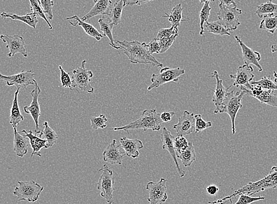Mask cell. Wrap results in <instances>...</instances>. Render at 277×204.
<instances>
[{
  "instance_id": "1",
  "label": "cell",
  "mask_w": 277,
  "mask_h": 204,
  "mask_svg": "<svg viewBox=\"0 0 277 204\" xmlns=\"http://www.w3.org/2000/svg\"><path fill=\"white\" fill-rule=\"evenodd\" d=\"M119 50H121L130 60L131 63L135 65H150L154 67L162 68L163 64L158 62L150 53L145 43H140L138 41L128 42L116 41Z\"/></svg>"
},
{
  "instance_id": "2",
  "label": "cell",
  "mask_w": 277,
  "mask_h": 204,
  "mask_svg": "<svg viewBox=\"0 0 277 204\" xmlns=\"http://www.w3.org/2000/svg\"><path fill=\"white\" fill-rule=\"evenodd\" d=\"M164 122L161 118V114L158 113L156 109L145 110L142 112L140 117L128 125L121 127H115L110 130L115 131H124L130 134L129 130H148L153 131H160Z\"/></svg>"
},
{
  "instance_id": "3",
  "label": "cell",
  "mask_w": 277,
  "mask_h": 204,
  "mask_svg": "<svg viewBox=\"0 0 277 204\" xmlns=\"http://www.w3.org/2000/svg\"><path fill=\"white\" fill-rule=\"evenodd\" d=\"M277 189V166L273 167L266 177L254 182H249L241 187L232 195L228 196V199L235 198L241 193L252 195L266 190Z\"/></svg>"
},
{
  "instance_id": "4",
  "label": "cell",
  "mask_w": 277,
  "mask_h": 204,
  "mask_svg": "<svg viewBox=\"0 0 277 204\" xmlns=\"http://www.w3.org/2000/svg\"><path fill=\"white\" fill-rule=\"evenodd\" d=\"M247 95L246 93L240 89L239 91L234 93L233 90L229 91L226 99L221 107L220 114L227 113L230 117L232 123V134H236L235 120L237 113L241 109H242V100L244 96Z\"/></svg>"
},
{
  "instance_id": "5",
  "label": "cell",
  "mask_w": 277,
  "mask_h": 204,
  "mask_svg": "<svg viewBox=\"0 0 277 204\" xmlns=\"http://www.w3.org/2000/svg\"><path fill=\"white\" fill-rule=\"evenodd\" d=\"M19 186L15 187L13 194L16 196L18 201H26L33 203L38 201L44 187L34 181H18Z\"/></svg>"
},
{
  "instance_id": "6",
  "label": "cell",
  "mask_w": 277,
  "mask_h": 204,
  "mask_svg": "<svg viewBox=\"0 0 277 204\" xmlns=\"http://www.w3.org/2000/svg\"><path fill=\"white\" fill-rule=\"evenodd\" d=\"M99 171L102 173L97 183V189L101 191V197L108 203H113L115 191V177L113 171L107 165H104Z\"/></svg>"
},
{
  "instance_id": "7",
  "label": "cell",
  "mask_w": 277,
  "mask_h": 204,
  "mask_svg": "<svg viewBox=\"0 0 277 204\" xmlns=\"http://www.w3.org/2000/svg\"><path fill=\"white\" fill-rule=\"evenodd\" d=\"M184 74L185 70L180 67L175 68V69L170 67L162 68L159 73L152 75V84L148 87L147 90L152 91L169 83L179 82L181 76Z\"/></svg>"
},
{
  "instance_id": "8",
  "label": "cell",
  "mask_w": 277,
  "mask_h": 204,
  "mask_svg": "<svg viewBox=\"0 0 277 204\" xmlns=\"http://www.w3.org/2000/svg\"><path fill=\"white\" fill-rule=\"evenodd\" d=\"M219 11L217 18L228 31H235L241 25L239 16L243 14L242 10L237 7H228L219 3Z\"/></svg>"
},
{
  "instance_id": "9",
  "label": "cell",
  "mask_w": 277,
  "mask_h": 204,
  "mask_svg": "<svg viewBox=\"0 0 277 204\" xmlns=\"http://www.w3.org/2000/svg\"><path fill=\"white\" fill-rule=\"evenodd\" d=\"M87 60L82 62L80 67L73 71L72 86L78 88L79 90L93 94L94 92V87L90 85V82L94 77L92 71L88 70L85 68Z\"/></svg>"
},
{
  "instance_id": "10",
  "label": "cell",
  "mask_w": 277,
  "mask_h": 204,
  "mask_svg": "<svg viewBox=\"0 0 277 204\" xmlns=\"http://www.w3.org/2000/svg\"><path fill=\"white\" fill-rule=\"evenodd\" d=\"M34 74L31 70H23L17 74L12 75H0V79L6 82L9 87L14 86L21 90L26 89L27 87L35 85Z\"/></svg>"
},
{
  "instance_id": "11",
  "label": "cell",
  "mask_w": 277,
  "mask_h": 204,
  "mask_svg": "<svg viewBox=\"0 0 277 204\" xmlns=\"http://www.w3.org/2000/svg\"><path fill=\"white\" fill-rule=\"evenodd\" d=\"M167 180L161 178L157 182L150 181L146 186V190L149 192L147 198L150 204H161L164 203L168 199L167 192Z\"/></svg>"
},
{
  "instance_id": "12",
  "label": "cell",
  "mask_w": 277,
  "mask_h": 204,
  "mask_svg": "<svg viewBox=\"0 0 277 204\" xmlns=\"http://www.w3.org/2000/svg\"><path fill=\"white\" fill-rule=\"evenodd\" d=\"M248 89L240 87V89L244 90L247 95L258 99L264 105L277 108V96L275 90L263 89L256 85H252Z\"/></svg>"
},
{
  "instance_id": "13",
  "label": "cell",
  "mask_w": 277,
  "mask_h": 204,
  "mask_svg": "<svg viewBox=\"0 0 277 204\" xmlns=\"http://www.w3.org/2000/svg\"><path fill=\"white\" fill-rule=\"evenodd\" d=\"M1 39L4 43L7 44L6 49L10 51L7 54L8 57H13L17 54H21L23 57H27L26 44L22 36L2 35Z\"/></svg>"
},
{
  "instance_id": "14",
  "label": "cell",
  "mask_w": 277,
  "mask_h": 204,
  "mask_svg": "<svg viewBox=\"0 0 277 204\" xmlns=\"http://www.w3.org/2000/svg\"><path fill=\"white\" fill-rule=\"evenodd\" d=\"M253 72L254 69L250 65L245 64L244 65L238 67L236 73L230 75V78L234 80L232 86L248 89L255 77Z\"/></svg>"
},
{
  "instance_id": "15",
  "label": "cell",
  "mask_w": 277,
  "mask_h": 204,
  "mask_svg": "<svg viewBox=\"0 0 277 204\" xmlns=\"http://www.w3.org/2000/svg\"><path fill=\"white\" fill-rule=\"evenodd\" d=\"M161 139L162 144H163L162 149L169 152L174 162L175 163L177 171L180 177H184L187 173H186V171L183 169H181L179 162L177 161V154L175 147V137H173L171 132L166 129L165 127H163V129H162Z\"/></svg>"
},
{
  "instance_id": "16",
  "label": "cell",
  "mask_w": 277,
  "mask_h": 204,
  "mask_svg": "<svg viewBox=\"0 0 277 204\" xmlns=\"http://www.w3.org/2000/svg\"><path fill=\"white\" fill-rule=\"evenodd\" d=\"M125 155L121 145H117V140L114 139L103 153V161L112 165L121 166Z\"/></svg>"
},
{
  "instance_id": "17",
  "label": "cell",
  "mask_w": 277,
  "mask_h": 204,
  "mask_svg": "<svg viewBox=\"0 0 277 204\" xmlns=\"http://www.w3.org/2000/svg\"><path fill=\"white\" fill-rule=\"evenodd\" d=\"M211 77L215 78L216 79V87L212 98V102L215 106L214 113L216 114L220 113L221 107H223L229 90L231 89L232 85L228 88L225 87L224 85L223 80L219 78V75L217 71L212 73Z\"/></svg>"
},
{
  "instance_id": "18",
  "label": "cell",
  "mask_w": 277,
  "mask_h": 204,
  "mask_svg": "<svg viewBox=\"0 0 277 204\" xmlns=\"http://www.w3.org/2000/svg\"><path fill=\"white\" fill-rule=\"evenodd\" d=\"M195 114L189 113L188 111H184L183 115L179 118L178 123L173 126V129L176 132L177 135L179 136H187L192 134L195 131Z\"/></svg>"
},
{
  "instance_id": "19",
  "label": "cell",
  "mask_w": 277,
  "mask_h": 204,
  "mask_svg": "<svg viewBox=\"0 0 277 204\" xmlns=\"http://www.w3.org/2000/svg\"><path fill=\"white\" fill-rule=\"evenodd\" d=\"M235 38L237 45L241 47L243 52L244 62L245 65H254L258 69L260 73L263 71V68L260 65L261 55L259 52H257L248 47L243 42L239 35H235Z\"/></svg>"
},
{
  "instance_id": "20",
  "label": "cell",
  "mask_w": 277,
  "mask_h": 204,
  "mask_svg": "<svg viewBox=\"0 0 277 204\" xmlns=\"http://www.w3.org/2000/svg\"><path fill=\"white\" fill-rule=\"evenodd\" d=\"M41 89L35 82V89L31 92V95L32 97V101L29 106L24 107V111L26 114H30L32 117L35 125L34 131L40 130L39 120L41 115V107H40L38 99L40 94L41 93Z\"/></svg>"
},
{
  "instance_id": "21",
  "label": "cell",
  "mask_w": 277,
  "mask_h": 204,
  "mask_svg": "<svg viewBox=\"0 0 277 204\" xmlns=\"http://www.w3.org/2000/svg\"><path fill=\"white\" fill-rule=\"evenodd\" d=\"M94 6L81 19L88 21L97 16L108 15L113 2L112 0H94Z\"/></svg>"
},
{
  "instance_id": "22",
  "label": "cell",
  "mask_w": 277,
  "mask_h": 204,
  "mask_svg": "<svg viewBox=\"0 0 277 204\" xmlns=\"http://www.w3.org/2000/svg\"><path fill=\"white\" fill-rule=\"evenodd\" d=\"M67 21H69L71 26L73 27H81L85 33L97 40L100 42V40L104 37V35L102 34L98 31L96 27H94L90 24L87 23L85 21L79 18L77 15H75L72 17L66 18Z\"/></svg>"
},
{
  "instance_id": "23",
  "label": "cell",
  "mask_w": 277,
  "mask_h": 204,
  "mask_svg": "<svg viewBox=\"0 0 277 204\" xmlns=\"http://www.w3.org/2000/svg\"><path fill=\"white\" fill-rule=\"evenodd\" d=\"M120 141L126 156L133 159L139 157V150L144 148L143 143L138 139H130L123 137L120 138Z\"/></svg>"
},
{
  "instance_id": "24",
  "label": "cell",
  "mask_w": 277,
  "mask_h": 204,
  "mask_svg": "<svg viewBox=\"0 0 277 204\" xmlns=\"http://www.w3.org/2000/svg\"><path fill=\"white\" fill-rule=\"evenodd\" d=\"M13 130L14 151L18 157L23 158L28 153V149L31 147L30 139L21 132H18L17 127H13Z\"/></svg>"
},
{
  "instance_id": "25",
  "label": "cell",
  "mask_w": 277,
  "mask_h": 204,
  "mask_svg": "<svg viewBox=\"0 0 277 204\" xmlns=\"http://www.w3.org/2000/svg\"><path fill=\"white\" fill-rule=\"evenodd\" d=\"M21 133L30 139L31 147L33 150L31 157H33L34 155H38V157H41V150L45 149L47 145L46 140L41 138L35 133L33 134V132L31 130L29 131V133H27L25 130H23L21 131Z\"/></svg>"
},
{
  "instance_id": "26",
  "label": "cell",
  "mask_w": 277,
  "mask_h": 204,
  "mask_svg": "<svg viewBox=\"0 0 277 204\" xmlns=\"http://www.w3.org/2000/svg\"><path fill=\"white\" fill-rule=\"evenodd\" d=\"M99 25L100 26V31L104 37H108L109 39V45L113 49L119 50V47L117 46L116 42L114 41L113 30L114 26L112 20L109 18L108 15L102 16L98 20Z\"/></svg>"
},
{
  "instance_id": "27",
  "label": "cell",
  "mask_w": 277,
  "mask_h": 204,
  "mask_svg": "<svg viewBox=\"0 0 277 204\" xmlns=\"http://www.w3.org/2000/svg\"><path fill=\"white\" fill-rule=\"evenodd\" d=\"M1 16L3 18H10L25 23L26 25L33 28L34 29H36V26L39 23L38 16L32 13V12L31 13L22 16L3 12L1 14Z\"/></svg>"
},
{
  "instance_id": "28",
  "label": "cell",
  "mask_w": 277,
  "mask_h": 204,
  "mask_svg": "<svg viewBox=\"0 0 277 204\" xmlns=\"http://www.w3.org/2000/svg\"><path fill=\"white\" fill-rule=\"evenodd\" d=\"M43 126H44V129L34 131V133L39 136L41 138L46 140L47 145L45 149H48L49 148L52 147L55 145V143L57 142L58 139V136L56 132L49 126L48 122H44L43 123Z\"/></svg>"
},
{
  "instance_id": "29",
  "label": "cell",
  "mask_w": 277,
  "mask_h": 204,
  "mask_svg": "<svg viewBox=\"0 0 277 204\" xmlns=\"http://www.w3.org/2000/svg\"><path fill=\"white\" fill-rule=\"evenodd\" d=\"M21 89H17L15 92L13 105L10 112V124L13 127H17L22 121H24V118L19 105L18 97Z\"/></svg>"
},
{
  "instance_id": "30",
  "label": "cell",
  "mask_w": 277,
  "mask_h": 204,
  "mask_svg": "<svg viewBox=\"0 0 277 204\" xmlns=\"http://www.w3.org/2000/svg\"><path fill=\"white\" fill-rule=\"evenodd\" d=\"M125 6V0H117L113 3L108 16L112 20L114 26L120 25L121 22L122 11H123Z\"/></svg>"
},
{
  "instance_id": "31",
  "label": "cell",
  "mask_w": 277,
  "mask_h": 204,
  "mask_svg": "<svg viewBox=\"0 0 277 204\" xmlns=\"http://www.w3.org/2000/svg\"><path fill=\"white\" fill-rule=\"evenodd\" d=\"M177 157L181 160L182 165L185 167H191L196 161V153L193 142H189L187 149L177 154Z\"/></svg>"
},
{
  "instance_id": "32",
  "label": "cell",
  "mask_w": 277,
  "mask_h": 204,
  "mask_svg": "<svg viewBox=\"0 0 277 204\" xmlns=\"http://www.w3.org/2000/svg\"><path fill=\"white\" fill-rule=\"evenodd\" d=\"M182 13H183V8L181 7V4L179 3L173 7L170 14L165 13L163 17L168 18L169 22L171 23L172 26L179 28L181 22L189 21V19L182 17Z\"/></svg>"
},
{
  "instance_id": "33",
  "label": "cell",
  "mask_w": 277,
  "mask_h": 204,
  "mask_svg": "<svg viewBox=\"0 0 277 204\" xmlns=\"http://www.w3.org/2000/svg\"><path fill=\"white\" fill-rule=\"evenodd\" d=\"M206 30L207 33L213 34L218 35H228L231 36V34L229 33V31L221 24L219 20L216 22H206L205 26Z\"/></svg>"
},
{
  "instance_id": "34",
  "label": "cell",
  "mask_w": 277,
  "mask_h": 204,
  "mask_svg": "<svg viewBox=\"0 0 277 204\" xmlns=\"http://www.w3.org/2000/svg\"><path fill=\"white\" fill-rule=\"evenodd\" d=\"M260 29L274 34L277 30V15L274 14L265 15L260 23Z\"/></svg>"
},
{
  "instance_id": "35",
  "label": "cell",
  "mask_w": 277,
  "mask_h": 204,
  "mask_svg": "<svg viewBox=\"0 0 277 204\" xmlns=\"http://www.w3.org/2000/svg\"><path fill=\"white\" fill-rule=\"evenodd\" d=\"M272 0L261 4L257 6L255 14L258 16L260 18H263L265 15L272 14L277 12V4L273 3Z\"/></svg>"
},
{
  "instance_id": "36",
  "label": "cell",
  "mask_w": 277,
  "mask_h": 204,
  "mask_svg": "<svg viewBox=\"0 0 277 204\" xmlns=\"http://www.w3.org/2000/svg\"><path fill=\"white\" fill-rule=\"evenodd\" d=\"M29 2L30 3L31 10L32 11V13L36 14L39 17H41L44 19L47 24V26H48L49 29L52 30L53 27L51 26L49 19H47L46 17V14L44 11H43L41 3H39L38 0H29Z\"/></svg>"
},
{
  "instance_id": "37",
  "label": "cell",
  "mask_w": 277,
  "mask_h": 204,
  "mask_svg": "<svg viewBox=\"0 0 277 204\" xmlns=\"http://www.w3.org/2000/svg\"><path fill=\"white\" fill-rule=\"evenodd\" d=\"M211 7H210V2L204 3V6L199 13L200 18V35H203L205 33V23L208 21L210 14H211Z\"/></svg>"
},
{
  "instance_id": "38",
  "label": "cell",
  "mask_w": 277,
  "mask_h": 204,
  "mask_svg": "<svg viewBox=\"0 0 277 204\" xmlns=\"http://www.w3.org/2000/svg\"><path fill=\"white\" fill-rule=\"evenodd\" d=\"M90 127L94 130L98 129H104L107 125L106 123L108 121V119L106 118L104 114H101L99 117H93L90 119Z\"/></svg>"
},
{
  "instance_id": "39",
  "label": "cell",
  "mask_w": 277,
  "mask_h": 204,
  "mask_svg": "<svg viewBox=\"0 0 277 204\" xmlns=\"http://www.w3.org/2000/svg\"><path fill=\"white\" fill-rule=\"evenodd\" d=\"M251 84L258 85L263 89L277 90L276 84L274 81H272L271 79L267 76H264L259 81H252Z\"/></svg>"
},
{
  "instance_id": "40",
  "label": "cell",
  "mask_w": 277,
  "mask_h": 204,
  "mask_svg": "<svg viewBox=\"0 0 277 204\" xmlns=\"http://www.w3.org/2000/svg\"><path fill=\"white\" fill-rule=\"evenodd\" d=\"M196 123H195V133H201L203 131L211 128L212 126L211 121H205L201 114L195 115Z\"/></svg>"
},
{
  "instance_id": "41",
  "label": "cell",
  "mask_w": 277,
  "mask_h": 204,
  "mask_svg": "<svg viewBox=\"0 0 277 204\" xmlns=\"http://www.w3.org/2000/svg\"><path fill=\"white\" fill-rule=\"evenodd\" d=\"M59 69L61 71V82L62 86L63 88H68L71 90H73L74 89L72 86V78H71L70 74L67 73L61 66H59Z\"/></svg>"
},
{
  "instance_id": "42",
  "label": "cell",
  "mask_w": 277,
  "mask_h": 204,
  "mask_svg": "<svg viewBox=\"0 0 277 204\" xmlns=\"http://www.w3.org/2000/svg\"><path fill=\"white\" fill-rule=\"evenodd\" d=\"M178 35H179V34L172 36V37H170L163 38L158 39L160 46V54H163L169 50L170 48L173 45V44L175 43Z\"/></svg>"
},
{
  "instance_id": "43",
  "label": "cell",
  "mask_w": 277,
  "mask_h": 204,
  "mask_svg": "<svg viewBox=\"0 0 277 204\" xmlns=\"http://www.w3.org/2000/svg\"><path fill=\"white\" fill-rule=\"evenodd\" d=\"M189 142L184 136L177 135L175 138V147L177 155L187 149L189 146Z\"/></svg>"
},
{
  "instance_id": "44",
  "label": "cell",
  "mask_w": 277,
  "mask_h": 204,
  "mask_svg": "<svg viewBox=\"0 0 277 204\" xmlns=\"http://www.w3.org/2000/svg\"><path fill=\"white\" fill-rule=\"evenodd\" d=\"M177 34H179V28L172 26L168 29H162L158 31L156 38L159 39L168 38Z\"/></svg>"
},
{
  "instance_id": "45",
  "label": "cell",
  "mask_w": 277,
  "mask_h": 204,
  "mask_svg": "<svg viewBox=\"0 0 277 204\" xmlns=\"http://www.w3.org/2000/svg\"><path fill=\"white\" fill-rule=\"evenodd\" d=\"M40 3L49 21H51L53 18V7L54 5L53 0H40Z\"/></svg>"
},
{
  "instance_id": "46",
  "label": "cell",
  "mask_w": 277,
  "mask_h": 204,
  "mask_svg": "<svg viewBox=\"0 0 277 204\" xmlns=\"http://www.w3.org/2000/svg\"><path fill=\"white\" fill-rule=\"evenodd\" d=\"M239 199L235 203L236 204H248L259 201H263L265 199L264 197H251L247 194L241 193L239 195Z\"/></svg>"
},
{
  "instance_id": "47",
  "label": "cell",
  "mask_w": 277,
  "mask_h": 204,
  "mask_svg": "<svg viewBox=\"0 0 277 204\" xmlns=\"http://www.w3.org/2000/svg\"><path fill=\"white\" fill-rule=\"evenodd\" d=\"M147 47L150 53L153 54H160V46L159 41L156 38H154L149 43L147 44Z\"/></svg>"
},
{
  "instance_id": "48",
  "label": "cell",
  "mask_w": 277,
  "mask_h": 204,
  "mask_svg": "<svg viewBox=\"0 0 277 204\" xmlns=\"http://www.w3.org/2000/svg\"><path fill=\"white\" fill-rule=\"evenodd\" d=\"M153 1V0H125V5L126 6H141Z\"/></svg>"
},
{
  "instance_id": "49",
  "label": "cell",
  "mask_w": 277,
  "mask_h": 204,
  "mask_svg": "<svg viewBox=\"0 0 277 204\" xmlns=\"http://www.w3.org/2000/svg\"><path fill=\"white\" fill-rule=\"evenodd\" d=\"M175 115V112L164 111L161 114V118L164 123H169L172 121L173 116Z\"/></svg>"
},
{
  "instance_id": "50",
  "label": "cell",
  "mask_w": 277,
  "mask_h": 204,
  "mask_svg": "<svg viewBox=\"0 0 277 204\" xmlns=\"http://www.w3.org/2000/svg\"><path fill=\"white\" fill-rule=\"evenodd\" d=\"M219 191V188L216 185L209 186L207 188V193L211 196H215Z\"/></svg>"
},
{
  "instance_id": "51",
  "label": "cell",
  "mask_w": 277,
  "mask_h": 204,
  "mask_svg": "<svg viewBox=\"0 0 277 204\" xmlns=\"http://www.w3.org/2000/svg\"><path fill=\"white\" fill-rule=\"evenodd\" d=\"M219 2L228 7H237L235 0H219Z\"/></svg>"
},
{
  "instance_id": "52",
  "label": "cell",
  "mask_w": 277,
  "mask_h": 204,
  "mask_svg": "<svg viewBox=\"0 0 277 204\" xmlns=\"http://www.w3.org/2000/svg\"><path fill=\"white\" fill-rule=\"evenodd\" d=\"M271 49L272 53H277V45H272L271 47Z\"/></svg>"
},
{
  "instance_id": "53",
  "label": "cell",
  "mask_w": 277,
  "mask_h": 204,
  "mask_svg": "<svg viewBox=\"0 0 277 204\" xmlns=\"http://www.w3.org/2000/svg\"><path fill=\"white\" fill-rule=\"evenodd\" d=\"M200 4H204L207 2H214L215 0H199Z\"/></svg>"
},
{
  "instance_id": "54",
  "label": "cell",
  "mask_w": 277,
  "mask_h": 204,
  "mask_svg": "<svg viewBox=\"0 0 277 204\" xmlns=\"http://www.w3.org/2000/svg\"><path fill=\"white\" fill-rule=\"evenodd\" d=\"M273 75H274V82L277 85V73L276 71H274V73H273Z\"/></svg>"
},
{
  "instance_id": "55",
  "label": "cell",
  "mask_w": 277,
  "mask_h": 204,
  "mask_svg": "<svg viewBox=\"0 0 277 204\" xmlns=\"http://www.w3.org/2000/svg\"><path fill=\"white\" fill-rule=\"evenodd\" d=\"M38 1H39V3H40V0H38Z\"/></svg>"
}]
</instances>
